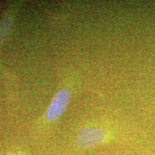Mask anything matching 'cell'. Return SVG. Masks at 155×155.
<instances>
[{
    "instance_id": "obj_2",
    "label": "cell",
    "mask_w": 155,
    "mask_h": 155,
    "mask_svg": "<svg viewBox=\"0 0 155 155\" xmlns=\"http://www.w3.org/2000/svg\"><path fill=\"white\" fill-rule=\"evenodd\" d=\"M71 93L69 89L63 88L58 91L48 106L45 114V121L48 123L55 121L61 117L71 99Z\"/></svg>"
},
{
    "instance_id": "obj_3",
    "label": "cell",
    "mask_w": 155,
    "mask_h": 155,
    "mask_svg": "<svg viewBox=\"0 0 155 155\" xmlns=\"http://www.w3.org/2000/svg\"><path fill=\"white\" fill-rule=\"evenodd\" d=\"M9 155H25L22 154V153H19V154H17V153H12V154H9Z\"/></svg>"
},
{
    "instance_id": "obj_1",
    "label": "cell",
    "mask_w": 155,
    "mask_h": 155,
    "mask_svg": "<svg viewBox=\"0 0 155 155\" xmlns=\"http://www.w3.org/2000/svg\"><path fill=\"white\" fill-rule=\"evenodd\" d=\"M108 139V135L102 128L88 126L78 131L76 136V144L82 148H89L103 144Z\"/></svg>"
}]
</instances>
